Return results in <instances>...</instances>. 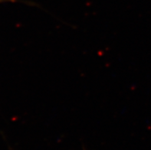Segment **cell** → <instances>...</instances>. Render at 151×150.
Listing matches in <instances>:
<instances>
[{"label":"cell","mask_w":151,"mask_h":150,"mask_svg":"<svg viewBox=\"0 0 151 150\" xmlns=\"http://www.w3.org/2000/svg\"><path fill=\"white\" fill-rule=\"evenodd\" d=\"M15 0H0V2H15Z\"/></svg>","instance_id":"cell-1"}]
</instances>
